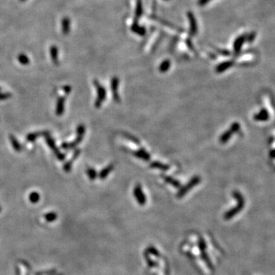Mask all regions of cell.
Returning <instances> with one entry per match:
<instances>
[{
	"instance_id": "e575fe53",
	"label": "cell",
	"mask_w": 275,
	"mask_h": 275,
	"mask_svg": "<svg viewBox=\"0 0 275 275\" xmlns=\"http://www.w3.org/2000/svg\"><path fill=\"white\" fill-rule=\"evenodd\" d=\"M217 51L222 55H223V56H229L230 55V52L227 50H219V49H217Z\"/></svg>"
},
{
	"instance_id": "f35d334b",
	"label": "cell",
	"mask_w": 275,
	"mask_h": 275,
	"mask_svg": "<svg viewBox=\"0 0 275 275\" xmlns=\"http://www.w3.org/2000/svg\"><path fill=\"white\" fill-rule=\"evenodd\" d=\"M16 275H21V271L18 266H16Z\"/></svg>"
},
{
	"instance_id": "603a6c76",
	"label": "cell",
	"mask_w": 275,
	"mask_h": 275,
	"mask_svg": "<svg viewBox=\"0 0 275 275\" xmlns=\"http://www.w3.org/2000/svg\"><path fill=\"white\" fill-rule=\"evenodd\" d=\"M57 218V214L55 212H48L45 215V219H46L47 222H52L54 221H55Z\"/></svg>"
},
{
	"instance_id": "d6986e66",
	"label": "cell",
	"mask_w": 275,
	"mask_h": 275,
	"mask_svg": "<svg viewBox=\"0 0 275 275\" xmlns=\"http://www.w3.org/2000/svg\"><path fill=\"white\" fill-rule=\"evenodd\" d=\"M9 139H10V141H11V144L12 145V147H13V148H14L15 151H21V145H20V143L18 142V140L16 139V137H15L14 135H11L9 136Z\"/></svg>"
},
{
	"instance_id": "4fadbf2b",
	"label": "cell",
	"mask_w": 275,
	"mask_h": 275,
	"mask_svg": "<svg viewBox=\"0 0 275 275\" xmlns=\"http://www.w3.org/2000/svg\"><path fill=\"white\" fill-rule=\"evenodd\" d=\"M62 32L64 35H68L70 30V20L68 17H64L61 21Z\"/></svg>"
},
{
	"instance_id": "83f0119b",
	"label": "cell",
	"mask_w": 275,
	"mask_h": 275,
	"mask_svg": "<svg viewBox=\"0 0 275 275\" xmlns=\"http://www.w3.org/2000/svg\"><path fill=\"white\" fill-rule=\"evenodd\" d=\"M57 271L56 270L52 269V270H48V271H38V272L35 273V275H53L56 274Z\"/></svg>"
},
{
	"instance_id": "ba28073f",
	"label": "cell",
	"mask_w": 275,
	"mask_h": 275,
	"mask_svg": "<svg viewBox=\"0 0 275 275\" xmlns=\"http://www.w3.org/2000/svg\"><path fill=\"white\" fill-rule=\"evenodd\" d=\"M246 36H247L246 35H242L241 36L238 37L235 39V42H234V52H235V55H238L240 52L243 44L244 43L246 40Z\"/></svg>"
},
{
	"instance_id": "d590c367",
	"label": "cell",
	"mask_w": 275,
	"mask_h": 275,
	"mask_svg": "<svg viewBox=\"0 0 275 275\" xmlns=\"http://www.w3.org/2000/svg\"><path fill=\"white\" fill-rule=\"evenodd\" d=\"M239 129V125H238L237 123H234V124L231 126L230 131H232V132H235V131H237Z\"/></svg>"
},
{
	"instance_id": "4dcf8cb0",
	"label": "cell",
	"mask_w": 275,
	"mask_h": 275,
	"mask_svg": "<svg viewBox=\"0 0 275 275\" xmlns=\"http://www.w3.org/2000/svg\"><path fill=\"white\" fill-rule=\"evenodd\" d=\"M11 96L12 94L10 92H0V101L9 99Z\"/></svg>"
},
{
	"instance_id": "ffe728a7",
	"label": "cell",
	"mask_w": 275,
	"mask_h": 275,
	"mask_svg": "<svg viewBox=\"0 0 275 275\" xmlns=\"http://www.w3.org/2000/svg\"><path fill=\"white\" fill-rule=\"evenodd\" d=\"M143 14V7H142V2L141 0H137L135 8V18L138 19Z\"/></svg>"
},
{
	"instance_id": "1f68e13d",
	"label": "cell",
	"mask_w": 275,
	"mask_h": 275,
	"mask_svg": "<svg viewBox=\"0 0 275 275\" xmlns=\"http://www.w3.org/2000/svg\"><path fill=\"white\" fill-rule=\"evenodd\" d=\"M148 252H151V254H153L155 256H159L160 255V253L158 252V251L154 247H149L148 249Z\"/></svg>"
},
{
	"instance_id": "484cf974",
	"label": "cell",
	"mask_w": 275,
	"mask_h": 275,
	"mask_svg": "<svg viewBox=\"0 0 275 275\" xmlns=\"http://www.w3.org/2000/svg\"><path fill=\"white\" fill-rule=\"evenodd\" d=\"M29 200L30 202H32V203H37L40 200V195L39 193H37V192H32L29 194Z\"/></svg>"
},
{
	"instance_id": "74e56055",
	"label": "cell",
	"mask_w": 275,
	"mask_h": 275,
	"mask_svg": "<svg viewBox=\"0 0 275 275\" xmlns=\"http://www.w3.org/2000/svg\"><path fill=\"white\" fill-rule=\"evenodd\" d=\"M210 0H199V5L200 6H204L206 3H208Z\"/></svg>"
},
{
	"instance_id": "8d00e7d4",
	"label": "cell",
	"mask_w": 275,
	"mask_h": 275,
	"mask_svg": "<svg viewBox=\"0 0 275 275\" xmlns=\"http://www.w3.org/2000/svg\"><path fill=\"white\" fill-rule=\"evenodd\" d=\"M64 90L66 94H69L70 92V91H71V87L70 86H65L64 87Z\"/></svg>"
},
{
	"instance_id": "8fae6325",
	"label": "cell",
	"mask_w": 275,
	"mask_h": 275,
	"mask_svg": "<svg viewBox=\"0 0 275 275\" xmlns=\"http://www.w3.org/2000/svg\"><path fill=\"white\" fill-rule=\"evenodd\" d=\"M161 177L165 182H167V183H169V184L172 185V186L174 187L175 188H180V187H181V184H180V181H178V180H176V179L171 178V177L170 176H168V175H164V174H161Z\"/></svg>"
},
{
	"instance_id": "2e32d148",
	"label": "cell",
	"mask_w": 275,
	"mask_h": 275,
	"mask_svg": "<svg viewBox=\"0 0 275 275\" xmlns=\"http://www.w3.org/2000/svg\"><path fill=\"white\" fill-rule=\"evenodd\" d=\"M150 168H155V169H159L161 170H163V171H167V170L170 169L169 165L164 164L161 163V162L159 161L151 162V164H150Z\"/></svg>"
},
{
	"instance_id": "d6a6232c",
	"label": "cell",
	"mask_w": 275,
	"mask_h": 275,
	"mask_svg": "<svg viewBox=\"0 0 275 275\" xmlns=\"http://www.w3.org/2000/svg\"><path fill=\"white\" fill-rule=\"evenodd\" d=\"M255 35H256L255 32L250 33L249 35H247V36H246V40H247L249 42H250V41L251 42L254 39V38H255Z\"/></svg>"
},
{
	"instance_id": "6da1fadb",
	"label": "cell",
	"mask_w": 275,
	"mask_h": 275,
	"mask_svg": "<svg viewBox=\"0 0 275 275\" xmlns=\"http://www.w3.org/2000/svg\"><path fill=\"white\" fill-rule=\"evenodd\" d=\"M233 195L234 197L238 200V204L237 206H235L233 209H232V210H229L227 212H225V215H224V219H226V220H229V219L233 218L236 214L239 213V212L242 210L243 206H244V199H243L242 196L241 195L240 193H239V192L237 191H235L233 193Z\"/></svg>"
},
{
	"instance_id": "7a4b0ae2",
	"label": "cell",
	"mask_w": 275,
	"mask_h": 275,
	"mask_svg": "<svg viewBox=\"0 0 275 275\" xmlns=\"http://www.w3.org/2000/svg\"><path fill=\"white\" fill-rule=\"evenodd\" d=\"M201 181V178H200V176H194L191 178V180L187 183L185 186L180 187V190H179L178 193H177V197L178 198H182L183 197H184V195L186 194L188 191H190L193 187H194L196 186L199 184Z\"/></svg>"
},
{
	"instance_id": "44dd1931",
	"label": "cell",
	"mask_w": 275,
	"mask_h": 275,
	"mask_svg": "<svg viewBox=\"0 0 275 275\" xmlns=\"http://www.w3.org/2000/svg\"><path fill=\"white\" fill-rule=\"evenodd\" d=\"M170 64H171V63H170L169 60H164L159 66L160 72H161V73H165V72L168 71V70L170 69Z\"/></svg>"
},
{
	"instance_id": "30bf717a",
	"label": "cell",
	"mask_w": 275,
	"mask_h": 275,
	"mask_svg": "<svg viewBox=\"0 0 275 275\" xmlns=\"http://www.w3.org/2000/svg\"><path fill=\"white\" fill-rule=\"evenodd\" d=\"M64 103L65 98L63 97H60L57 100L56 106V114L57 116H61L64 112Z\"/></svg>"
},
{
	"instance_id": "836d02e7",
	"label": "cell",
	"mask_w": 275,
	"mask_h": 275,
	"mask_svg": "<svg viewBox=\"0 0 275 275\" xmlns=\"http://www.w3.org/2000/svg\"><path fill=\"white\" fill-rule=\"evenodd\" d=\"M145 258L147 260V261H148V265H149L150 267H155V266H157V264H154V263H155L154 261H152V260L150 258H148V256H146Z\"/></svg>"
},
{
	"instance_id": "277c9868",
	"label": "cell",
	"mask_w": 275,
	"mask_h": 275,
	"mask_svg": "<svg viewBox=\"0 0 275 275\" xmlns=\"http://www.w3.org/2000/svg\"><path fill=\"white\" fill-rule=\"evenodd\" d=\"M45 140H46V142L49 146V148L52 150V151L55 152V154H56L57 159L59 161H64L65 159V155L62 153L60 152V151L58 150V148H57L56 144H55V141H54V139L50 137V135L45 136Z\"/></svg>"
},
{
	"instance_id": "52a82bcc",
	"label": "cell",
	"mask_w": 275,
	"mask_h": 275,
	"mask_svg": "<svg viewBox=\"0 0 275 275\" xmlns=\"http://www.w3.org/2000/svg\"><path fill=\"white\" fill-rule=\"evenodd\" d=\"M187 17H188L189 21H190V35H195L197 33V20H196L194 16H193V13L191 12H187Z\"/></svg>"
},
{
	"instance_id": "4316f807",
	"label": "cell",
	"mask_w": 275,
	"mask_h": 275,
	"mask_svg": "<svg viewBox=\"0 0 275 275\" xmlns=\"http://www.w3.org/2000/svg\"><path fill=\"white\" fill-rule=\"evenodd\" d=\"M123 135H124L125 137L127 138V139L130 140V141H132V142L135 143L136 145H140V144H141V143H140V141H139V140H138L136 137H135V136L131 135V134H129V133H124V134H123Z\"/></svg>"
},
{
	"instance_id": "ac0fdd59",
	"label": "cell",
	"mask_w": 275,
	"mask_h": 275,
	"mask_svg": "<svg viewBox=\"0 0 275 275\" xmlns=\"http://www.w3.org/2000/svg\"><path fill=\"white\" fill-rule=\"evenodd\" d=\"M50 53L53 62L57 64H58V49H57V47L55 46V45L50 47Z\"/></svg>"
},
{
	"instance_id": "cb8c5ba5",
	"label": "cell",
	"mask_w": 275,
	"mask_h": 275,
	"mask_svg": "<svg viewBox=\"0 0 275 275\" xmlns=\"http://www.w3.org/2000/svg\"><path fill=\"white\" fill-rule=\"evenodd\" d=\"M18 60L21 64L27 65L29 64V58L25 54H20L18 56Z\"/></svg>"
},
{
	"instance_id": "9a60e30c",
	"label": "cell",
	"mask_w": 275,
	"mask_h": 275,
	"mask_svg": "<svg viewBox=\"0 0 275 275\" xmlns=\"http://www.w3.org/2000/svg\"><path fill=\"white\" fill-rule=\"evenodd\" d=\"M113 169H114L113 164H109L107 167H106V168H105L104 169H102V170H101L100 173H99V178H100L101 180H104V179H106V178H107L108 175H109V173H110L113 170Z\"/></svg>"
},
{
	"instance_id": "7402d4cb",
	"label": "cell",
	"mask_w": 275,
	"mask_h": 275,
	"mask_svg": "<svg viewBox=\"0 0 275 275\" xmlns=\"http://www.w3.org/2000/svg\"><path fill=\"white\" fill-rule=\"evenodd\" d=\"M231 135H232V131H225V132L220 136V138H219V142H220L221 144H225V143H226L227 141H229V138H231Z\"/></svg>"
},
{
	"instance_id": "9c48e42d",
	"label": "cell",
	"mask_w": 275,
	"mask_h": 275,
	"mask_svg": "<svg viewBox=\"0 0 275 275\" xmlns=\"http://www.w3.org/2000/svg\"><path fill=\"white\" fill-rule=\"evenodd\" d=\"M132 153L136 158L143 160V161H149L150 159H151V155H150L149 153H148L147 151H145L144 148H140L139 150L135 151H133Z\"/></svg>"
},
{
	"instance_id": "5bb4252c",
	"label": "cell",
	"mask_w": 275,
	"mask_h": 275,
	"mask_svg": "<svg viewBox=\"0 0 275 275\" xmlns=\"http://www.w3.org/2000/svg\"><path fill=\"white\" fill-rule=\"evenodd\" d=\"M41 135H44L45 137V136L50 135H49V132H48V131H43V132L30 133V134H28V135H27L26 139H27V141H29V142H33V141H35V140L37 139V138H38V137H40V136H41Z\"/></svg>"
},
{
	"instance_id": "f1b7e54d",
	"label": "cell",
	"mask_w": 275,
	"mask_h": 275,
	"mask_svg": "<svg viewBox=\"0 0 275 275\" xmlns=\"http://www.w3.org/2000/svg\"><path fill=\"white\" fill-rule=\"evenodd\" d=\"M85 131H86V129H85V126H84L83 125H80V126H77V135L83 136V135L85 134Z\"/></svg>"
},
{
	"instance_id": "ab89813d",
	"label": "cell",
	"mask_w": 275,
	"mask_h": 275,
	"mask_svg": "<svg viewBox=\"0 0 275 275\" xmlns=\"http://www.w3.org/2000/svg\"><path fill=\"white\" fill-rule=\"evenodd\" d=\"M20 1H21V2H24V1H25V0H20Z\"/></svg>"
},
{
	"instance_id": "e0dca14e",
	"label": "cell",
	"mask_w": 275,
	"mask_h": 275,
	"mask_svg": "<svg viewBox=\"0 0 275 275\" xmlns=\"http://www.w3.org/2000/svg\"><path fill=\"white\" fill-rule=\"evenodd\" d=\"M131 31L139 35H145L146 33L145 28L144 27L139 26V25H138L137 21H135L134 23H133L132 27H131Z\"/></svg>"
},
{
	"instance_id": "5b68a950",
	"label": "cell",
	"mask_w": 275,
	"mask_h": 275,
	"mask_svg": "<svg viewBox=\"0 0 275 275\" xmlns=\"http://www.w3.org/2000/svg\"><path fill=\"white\" fill-rule=\"evenodd\" d=\"M133 193H134L135 197L136 200H137L138 203L139 205H145L146 203V197L145 193L142 191V187L140 184H136L135 187H134V190H133Z\"/></svg>"
},
{
	"instance_id": "3957f363",
	"label": "cell",
	"mask_w": 275,
	"mask_h": 275,
	"mask_svg": "<svg viewBox=\"0 0 275 275\" xmlns=\"http://www.w3.org/2000/svg\"><path fill=\"white\" fill-rule=\"evenodd\" d=\"M93 84L95 86L97 91V98L95 102V106L97 108H99L102 106V102L106 100V89L105 87H102L99 81L95 80L93 81Z\"/></svg>"
},
{
	"instance_id": "7c38bea8",
	"label": "cell",
	"mask_w": 275,
	"mask_h": 275,
	"mask_svg": "<svg viewBox=\"0 0 275 275\" xmlns=\"http://www.w3.org/2000/svg\"><path fill=\"white\" fill-rule=\"evenodd\" d=\"M234 62L233 60H228V61L222 62V63L219 64V65H217L216 68V71L217 73H222V72L225 71V70H228L229 67H232L233 65Z\"/></svg>"
},
{
	"instance_id": "d4e9b609",
	"label": "cell",
	"mask_w": 275,
	"mask_h": 275,
	"mask_svg": "<svg viewBox=\"0 0 275 275\" xmlns=\"http://www.w3.org/2000/svg\"><path fill=\"white\" fill-rule=\"evenodd\" d=\"M87 173L88 175L89 180H94L97 178V173L96 170L92 168H88L87 169Z\"/></svg>"
},
{
	"instance_id": "f546056e",
	"label": "cell",
	"mask_w": 275,
	"mask_h": 275,
	"mask_svg": "<svg viewBox=\"0 0 275 275\" xmlns=\"http://www.w3.org/2000/svg\"><path fill=\"white\" fill-rule=\"evenodd\" d=\"M73 160L71 159L70 161H67V163L65 164L64 166V170L66 172L70 171V170H71V168H72V163H73Z\"/></svg>"
},
{
	"instance_id": "7bdbcfd3",
	"label": "cell",
	"mask_w": 275,
	"mask_h": 275,
	"mask_svg": "<svg viewBox=\"0 0 275 275\" xmlns=\"http://www.w3.org/2000/svg\"><path fill=\"white\" fill-rule=\"evenodd\" d=\"M165 1H168V0H165Z\"/></svg>"
},
{
	"instance_id": "60d3db41",
	"label": "cell",
	"mask_w": 275,
	"mask_h": 275,
	"mask_svg": "<svg viewBox=\"0 0 275 275\" xmlns=\"http://www.w3.org/2000/svg\"><path fill=\"white\" fill-rule=\"evenodd\" d=\"M1 210H2V208H1V206H0V212H1Z\"/></svg>"
},
{
	"instance_id": "b9f144b4",
	"label": "cell",
	"mask_w": 275,
	"mask_h": 275,
	"mask_svg": "<svg viewBox=\"0 0 275 275\" xmlns=\"http://www.w3.org/2000/svg\"><path fill=\"white\" fill-rule=\"evenodd\" d=\"M0 92H1V88H0Z\"/></svg>"
},
{
	"instance_id": "8992f818",
	"label": "cell",
	"mask_w": 275,
	"mask_h": 275,
	"mask_svg": "<svg viewBox=\"0 0 275 275\" xmlns=\"http://www.w3.org/2000/svg\"><path fill=\"white\" fill-rule=\"evenodd\" d=\"M119 80L117 77H112L111 80V89L112 91V97L113 99L116 102H120V97H119L118 89H119Z\"/></svg>"
}]
</instances>
